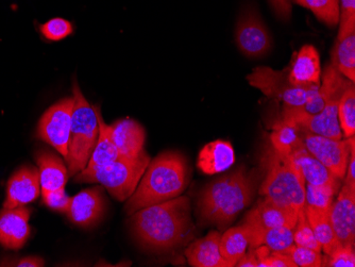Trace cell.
Segmentation results:
<instances>
[{
    "label": "cell",
    "mask_w": 355,
    "mask_h": 267,
    "mask_svg": "<svg viewBox=\"0 0 355 267\" xmlns=\"http://www.w3.org/2000/svg\"><path fill=\"white\" fill-rule=\"evenodd\" d=\"M137 242L153 251H169L183 246L193 235L191 203L185 196L145 207L130 215Z\"/></svg>",
    "instance_id": "obj_1"
},
{
    "label": "cell",
    "mask_w": 355,
    "mask_h": 267,
    "mask_svg": "<svg viewBox=\"0 0 355 267\" xmlns=\"http://www.w3.org/2000/svg\"><path fill=\"white\" fill-rule=\"evenodd\" d=\"M191 169L187 158L178 151H164L150 161L137 190L128 198L125 211L133 214L145 207L180 196L189 182Z\"/></svg>",
    "instance_id": "obj_2"
},
{
    "label": "cell",
    "mask_w": 355,
    "mask_h": 267,
    "mask_svg": "<svg viewBox=\"0 0 355 267\" xmlns=\"http://www.w3.org/2000/svg\"><path fill=\"white\" fill-rule=\"evenodd\" d=\"M257 173L239 167L203 187L198 197L199 216L219 228L231 224L250 205L257 185Z\"/></svg>",
    "instance_id": "obj_3"
},
{
    "label": "cell",
    "mask_w": 355,
    "mask_h": 267,
    "mask_svg": "<svg viewBox=\"0 0 355 267\" xmlns=\"http://www.w3.org/2000/svg\"><path fill=\"white\" fill-rule=\"evenodd\" d=\"M262 166L265 174L260 195L297 212L304 209L305 180L292 155L270 146L263 153Z\"/></svg>",
    "instance_id": "obj_4"
},
{
    "label": "cell",
    "mask_w": 355,
    "mask_h": 267,
    "mask_svg": "<svg viewBox=\"0 0 355 267\" xmlns=\"http://www.w3.org/2000/svg\"><path fill=\"white\" fill-rule=\"evenodd\" d=\"M73 94L75 103L65 158L69 177L76 176L87 167L99 135L98 119L95 109L83 96L76 79L73 81Z\"/></svg>",
    "instance_id": "obj_5"
},
{
    "label": "cell",
    "mask_w": 355,
    "mask_h": 267,
    "mask_svg": "<svg viewBox=\"0 0 355 267\" xmlns=\"http://www.w3.org/2000/svg\"><path fill=\"white\" fill-rule=\"evenodd\" d=\"M151 159L145 149L135 158L119 157L114 162L101 166L85 167L76 175V182L99 183L119 201L127 200L137 190Z\"/></svg>",
    "instance_id": "obj_6"
},
{
    "label": "cell",
    "mask_w": 355,
    "mask_h": 267,
    "mask_svg": "<svg viewBox=\"0 0 355 267\" xmlns=\"http://www.w3.org/2000/svg\"><path fill=\"white\" fill-rule=\"evenodd\" d=\"M247 80L255 89H260L265 96L281 101L289 107L304 105L319 89H308L293 85L288 79L287 67L276 71L267 67H255Z\"/></svg>",
    "instance_id": "obj_7"
},
{
    "label": "cell",
    "mask_w": 355,
    "mask_h": 267,
    "mask_svg": "<svg viewBox=\"0 0 355 267\" xmlns=\"http://www.w3.org/2000/svg\"><path fill=\"white\" fill-rule=\"evenodd\" d=\"M344 91L333 94L324 109L316 114H308L298 107L284 105L281 117L292 121L300 127L301 130L306 132L332 139H343L342 129L338 121V103Z\"/></svg>",
    "instance_id": "obj_8"
},
{
    "label": "cell",
    "mask_w": 355,
    "mask_h": 267,
    "mask_svg": "<svg viewBox=\"0 0 355 267\" xmlns=\"http://www.w3.org/2000/svg\"><path fill=\"white\" fill-rule=\"evenodd\" d=\"M73 103V97L58 101L44 113L37 127V137L53 146L64 159L69 148Z\"/></svg>",
    "instance_id": "obj_9"
},
{
    "label": "cell",
    "mask_w": 355,
    "mask_h": 267,
    "mask_svg": "<svg viewBox=\"0 0 355 267\" xmlns=\"http://www.w3.org/2000/svg\"><path fill=\"white\" fill-rule=\"evenodd\" d=\"M302 142L311 155L324 165L337 178H345L351 147L354 137L346 139H332L302 130Z\"/></svg>",
    "instance_id": "obj_10"
},
{
    "label": "cell",
    "mask_w": 355,
    "mask_h": 267,
    "mask_svg": "<svg viewBox=\"0 0 355 267\" xmlns=\"http://www.w3.org/2000/svg\"><path fill=\"white\" fill-rule=\"evenodd\" d=\"M235 41L243 55L248 58L266 55L272 47V39L257 10L246 7L241 11L235 30Z\"/></svg>",
    "instance_id": "obj_11"
},
{
    "label": "cell",
    "mask_w": 355,
    "mask_h": 267,
    "mask_svg": "<svg viewBox=\"0 0 355 267\" xmlns=\"http://www.w3.org/2000/svg\"><path fill=\"white\" fill-rule=\"evenodd\" d=\"M337 241L343 246L355 244V187L344 184L329 211Z\"/></svg>",
    "instance_id": "obj_12"
},
{
    "label": "cell",
    "mask_w": 355,
    "mask_h": 267,
    "mask_svg": "<svg viewBox=\"0 0 355 267\" xmlns=\"http://www.w3.org/2000/svg\"><path fill=\"white\" fill-rule=\"evenodd\" d=\"M105 209V190L103 187H95L73 196L67 214L77 226L91 228L101 222Z\"/></svg>",
    "instance_id": "obj_13"
},
{
    "label": "cell",
    "mask_w": 355,
    "mask_h": 267,
    "mask_svg": "<svg viewBox=\"0 0 355 267\" xmlns=\"http://www.w3.org/2000/svg\"><path fill=\"white\" fill-rule=\"evenodd\" d=\"M30 215L31 209L25 206L0 211V244L7 249H21L31 232Z\"/></svg>",
    "instance_id": "obj_14"
},
{
    "label": "cell",
    "mask_w": 355,
    "mask_h": 267,
    "mask_svg": "<svg viewBox=\"0 0 355 267\" xmlns=\"http://www.w3.org/2000/svg\"><path fill=\"white\" fill-rule=\"evenodd\" d=\"M291 83L297 87L318 89L321 67L318 51L313 45H304L297 51L287 67Z\"/></svg>",
    "instance_id": "obj_15"
},
{
    "label": "cell",
    "mask_w": 355,
    "mask_h": 267,
    "mask_svg": "<svg viewBox=\"0 0 355 267\" xmlns=\"http://www.w3.org/2000/svg\"><path fill=\"white\" fill-rule=\"evenodd\" d=\"M39 169L32 166H24L16 171L10 178L7 187V198L3 208H16L26 206L40 196Z\"/></svg>",
    "instance_id": "obj_16"
},
{
    "label": "cell",
    "mask_w": 355,
    "mask_h": 267,
    "mask_svg": "<svg viewBox=\"0 0 355 267\" xmlns=\"http://www.w3.org/2000/svg\"><path fill=\"white\" fill-rule=\"evenodd\" d=\"M110 128L119 157L135 158L143 150L146 133L139 121L131 119H119L110 126Z\"/></svg>",
    "instance_id": "obj_17"
},
{
    "label": "cell",
    "mask_w": 355,
    "mask_h": 267,
    "mask_svg": "<svg viewBox=\"0 0 355 267\" xmlns=\"http://www.w3.org/2000/svg\"><path fill=\"white\" fill-rule=\"evenodd\" d=\"M298 213L293 209L279 206L268 198L261 199L257 207L247 213L246 218L263 228L294 229L296 226Z\"/></svg>",
    "instance_id": "obj_18"
},
{
    "label": "cell",
    "mask_w": 355,
    "mask_h": 267,
    "mask_svg": "<svg viewBox=\"0 0 355 267\" xmlns=\"http://www.w3.org/2000/svg\"><path fill=\"white\" fill-rule=\"evenodd\" d=\"M220 238L218 231H211L205 238L191 243L185 250L189 264L193 267H230L221 257Z\"/></svg>",
    "instance_id": "obj_19"
},
{
    "label": "cell",
    "mask_w": 355,
    "mask_h": 267,
    "mask_svg": "<svg viewBox=\"0 0 355 267\" xmlns=\"http://www.w3.org/2000/svg\"><path fill=\"white\" fill-rule=\"evenodd\" d=\"M234 162V149L231 143L216 139L201 149L197 165L205 175H215L230 169Z\"/></svg>",
    "instance_id": "obj_20"
},
{
    "label": "cell",
    "mask_w": 355,
    "mask_h": 267,
    "mask_svg": "<svg viewBox=\"0 0 355 267\" xmlns=\"http://www.w3.org/2000/svg\"><path fill=\"white\" fill-rule=\"evenodd\" d=\"M243 224L246 225L249 231V247L257 248L267 246L270 250L282 251L294 244L293 229L263 228L245 217Z\"/></svg>",
    "instance_id": "obj_21"
},
{
    "label": "cell",
    "mask_w": 355,
    "mask_h": 267,
    "mask_svg": "<svg viewBox=\"0 0 355 267\" xmlns=\"http://www.w3.org/2000/svg\"><path fill=\"white\" fill-rule=\"evenodd\" d=\"M35 159L39 165L42 190L53 191L65 187L69 180V171L59 155L42 149L37 151Z\"/></svg>",
    "instance_id": "obj_22"
},
{
    "label": "cell",
    "mask_w": 355,
    "mask_h": 267,
    "mask_svg": "<svg viewBox=\"0 0 355 267\" xmlns=\"http://www.w3.org/2000/svg\"><path fill=\"white\" fill-rule=\"evenodd\" d=\"M291 155L302 173L305 183L312 185H342V180L335 177L314 155H311L304 145L297 147Z\"/></svg>",
    "instance_id": "obj_23"
},
{
    "label": "cell",
    "mask_w": 355,
    "mask_h": 267,
    "mask_svg": "<svg viewBox=\"0 0 355 267\" xmlns=\"http://www.w3.org/2000/svg\"><path fill=\"white\" fill-rule=\"evenodd\" d=\"M331 64L344 77L355 80V30L338 31V37L332 49Z\"/></svg>",
    "instance_id": "obj_24"
},
{
    "label": "cell",
    "mask_w": 355,
    "mask_h": 267,
    "mask_svg": "<svg viewBox=\"0 0 355 267\" xmlns=\"http://www.w3.org/2000/svg\"><path fill=\"white\" fill-rule=\"evenodd\" d=\"M329 211L320 210V209L313 208V207H304L305 215L308 218L309 224L312 228L315 238L320 244L321 248L324 254L330 255L334 249L340 246V242L337 241L331 225Z\"/></svg>",
    "instance_id": "obj_25"
},
{
    "label": "cell",
    "mask_w": 355,
    "mask_h": 267,
    "mask_svg": "<svg viewBox=\"0 0 355 267\" xmlns=\"http://www.w3.org/2000/svg\"><path fill=\"white\" fill-rule=\"evenodd\" d=\"M97 119H98L99 135L95 148L89 158L87 167L101 166V165L109 164L114 162L119 158V150L115 146L113 139H112L111 128L103 121L101 114V107L94 105Z\"/></svg>",
    "instance_id": "obj_26"
},
{
    "label": "cell",
    "mask_w": 355,
    "mask_h": 267,
    "mask_svg": "<svg viewBox=\"0 0 355 267\" xmlns=\"http://www.w3.org/2000/svg\"><path fill=\"white\" fill-rule=\"evenodd\" d=\"M248 247L249 231L245 224L233 227L221 235L219 244L221 257L230 267L236 265L239 259L246 254Z\"/></svg>",
    "instance_id": "obj_27"
},
{
    "label": "cell",
    "mask_w": 355,
    "mask_h": 267,
    "mask_svg": "<svg viewBox=\"0 0 355 267\" xmlns=\"http://www.w3.org/2000/svg\"><path fill=\"white\" fill-rule=\"evenodd\" d=\"M271 146L283 155H292L302 143V130L292 121L281 117L272 127Z\"/></svg>",
    "instance_id": "obj_28"
},
{
    "label": "cell",
    "mask_w": 355,
    "mask_h": 267,
    "mask_svg": "<svg viewBox=\"0 0 355 267\" xmlns=\"http://www.w3.org/2000/svg\"><path fill=\"white\" fill-rule=\"evenodd\" d=\"M294 3L311 10L319 21L330 27L340 23V0H294Z\"/></svg>",
    "instance_id": "obj_29"
},
{
    "label": "cell",
    "mask_w": 355,
    "mask_h": 267,
    "mask_svg": "<svg viewBox=\"0 0 355 267\" xmlns=\"http://www.w3.org/2000/svg\"><path fill=\"white\" fill-rule=\"evenodd\" d=\"M338 121L345 137H354L355 133V87L351 83L345 89L338 103Z\"/></svg>",
    "instance_id": "obj_30"
},
{
    "label": "cell",
    "mask_w": 355,
    "mask_h": 267,
    "mask_svg": "<svg viewBox=\"0 0 355 267\" xmlns=\"http://www.w3.org/2000/svg\"><path fill=\"white\" fill-rule=\"evenodd\" d=\"M342 185H312L305 183V206L330 210Z\"/></svg>",
    "instance_id": "obj_31"
},
{
    "label": "cell",
    "mask_w": 355,
    "mask_h": 267,
    "mask_svg": "<svg viewBox=\"0 0 355 267\" xmlns=\"http://www.w3.org/2000/svg\"><path fill=\"white\" fill-rule=\"evenodd\" d=\"M293 235H294V244L305 247V248L313 249L318 252H321L322 250L318 241L315 238L310 224H309L304 209L299 211L296 226L293 229Z\"/></svg>",
    "instance_id": "obj_32"
},
{
    "label": "cell",
    "mask_w": 355,
    "mask_h": 267,
    "mask_svg": "<svg viewBox=\"0 0 355 267\" xmlns=\"http://www.w3.org/2000/svg\"><path fill=\"white\" fill-rule=\"evenodd\" d=\"M292 259L293 262L300 267H320L322 266V256L318 251L305 248L293 244L281 251Z\"/></svg>",
    "instance_id": "obj_33"
},
{
    "label": "cell",
    "mask_w": 355,
    "mask_h": 267,
    "mask_svg": "<svg viewBox=\"0 0 355 267\" xmlns=\"http://www.w3.org/2000/svg\"><path fill=\"white\" fill-rule=\"evenodd\" d=\"M41 33L49 41H61L73 35V26L67 19L55 17L41 26Z\"/></svg>",
    "instance_id": "obj_34"
},
{
    "label": "cell",
    "mask_w": 355,
    "mask_h": 267,
    "mask_svg": "<svg viewBox=\"0 0 355 267\" xmlns=\"http://www.w3.org/2000/svg\"><path fill=\"white\" fill-rule=\"evenodd\" d=\"M322 266L330 267H354L355 251L354 247L340 246L322 257Z\"/></svg>",
    "instance_id": "obj_35"
},
{
    "label": "cell",
    "mask_w": 355,
    "mask_h": 267,
    "mask_svg": "<svg viewBox=\"0 0 355 267\" xmlns=\"http://www.w3.org/2000/svg\"><path fill=\"white\" fill-rule=\"evenodd\" d=\"M42 194H43L44 203L48 208L67 214L69 207H71L73 197H69L67 194L64 187L53 191L42 190Z\"/></svg>",
    "instance_id": "obj_36"
},
{
    "label": "cell",
    "mask_w": 355,
    "mask_h": 267,
    "mask_svg": "<svg viewBox=\"0 0 355 267\" xmlns=\"http://www.w3.org/2000/svg\"><path fill=\"white\" fill-rule=\"evenodd\" d=\"M340 31L355 30V0H340Z\"/></svg>",
    "instance_id": "obj_37"
},
{
    "label": "cell",
    "mask_w": 355,
    "mask_h": 267,
    "mask_svg": "<svg viewBox=\"0 0 355 267\" xmlns=\"http://www.w3.org/2000/svg\"><path fill=\"white\" fill-rule=\"evenodd\" d=\"M273 11L276 12L280 19H287L292 13V1L291 0H269Z\"/></svg>",
    "instance_id": "obj_38"
},
{
    "label": "cell",
    "mask_w": 355,
    "mask_h": 267,
    "mask_svg": "<svg viewBox=\"0 0 355 267\" xmlns=\"http://www.w3.org/2000/svg\"><path fill=\"white\" fill-rule=\"evenodd\" d=\"M343 180H344V184L355 187V144L351 147L346 175Z\"/></svg>",
    "instance_id": "obj_39"
},
{
    "label": "cell",
    "mask_w": 355,
    "mask_h": 267,
    "mask_svg": "<svg viewBox=\"0 0 355 267\" xmlns=\"http://www.w3.org/2000/svg\"><path fill=\"white\" fill-rule=\"evenodd\" d=\"M259 261H257V255H255L254 248L249 249L248 252L239 259V262L236 263L235 266L239 267H257Z\"/></svg>",
    "instance_id": "obj_40"
},
{
    "label": "cell",
    "mask_w": 355,
    "mask_h": 267,
    "mask_svg": "<svg viewBox=\"0 0 355 267\" xmlns=\"http://www.w3.org/2000/svg\"><path fill=\"white\" fill-rule=\"evenodd\" d=\"M45 264V261L41 257L30 256L27 258L21 259L16 266L19 267H42Z\"/></svg>",
    "instance_id": "obj_41"
}]
</instances>
